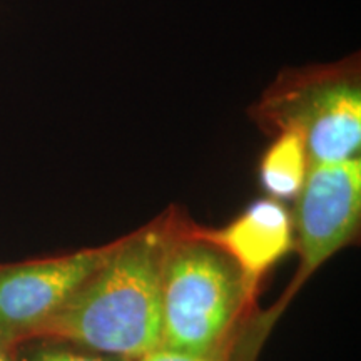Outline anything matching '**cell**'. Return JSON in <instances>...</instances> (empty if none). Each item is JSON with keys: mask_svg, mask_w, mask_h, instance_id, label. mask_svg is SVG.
Listing matches in <instances>:
<instances>
[{"mask_svg": "<svg viewBox=\"0 0 361 361\" xmlns=\"http://www.w3.org/2000/svg\"><path fill=\"white\" fill-rule=\"evenodd\" d=\"M184 214L169 209L111 243L92 276L52 319L37 341L139 360L161 348L162 274Z\"/></svg>", "mask_w": 361, "mask_h": 361, "instance_id": "6da1fadb", "label": "cell"}, {"mask_svg": "<svg viewBox=\"0 0 361 361\" xmlns=\"http://www.w3.org/2000/svg\"><path fill=\"white\" fill-rule=\"evenodd\" d=\"M255 298L226 252L196 236L184 216L162 274L161 348L228 361Z\"/></svg>", "mask_w": 361, "mask_h": 361, "instance_id": "7a4b0ae2", "label": "cell"}, {"mask_svg": "<svg viewBox=\"0 0 361 361\" xmlns=\"http://www.w3.org/2000/svg\"><path fill=\"white\" fill-rule=\"evenodd\" d=\"M247 116L266 134H300L310 168L360 157V54L328 64L284 67L247 107Z\"/></svg>", "mask_w": 361, "mask_h": 361, "instance_id": "3957f363", "label": "cell"}, {"mask_svg": "<svg viewBox=\"0 0 361 361\" xmlns=\"http://www.w3.org/2000/svg\"><path fill=\"white\" fill-rule=\"evenodd\" d=\"M293 214L295 243L301 263L290 286L266 313L252 319L251 331L238 343L241 361L258 355L264 338L311 274L355 238L361 218V159L329 162L310 168L296 196Z\"/></svg>", "mask_w": 361, "mask_h": 361, "instance_id": "277c9868", "label": "cell"}, {"mask_svg": "<svg viewBox=\"0 0 361 361\" xmlns=\"http://www.w3.org/2000/svg\"><path fill=\"white\" fill-rule=\"evenodd\" d=\"M109 246L0 264V346L16 355L37 341L44 328L102 264Z\"/></svg>", "mask_w": 361, "mask_h": 361, "instance_id": "5b68a950", "label": "cell"}, {"mask_svg": "<svg viewBox=\"0 0 361 361\" xmlns=\"http://www.w3.org/2000/svg\"><path fill=\"white\" fill-rule=\"evenodd\" d=\"M192 231L234 261L252 298L264 274L296 245L293 214L273 197L255 200L223 228L192 224Z\"/></svg>", "mask_w": 361, "mask_h": 361, "instance_id": "8992f818", "label": "cell"}, {"mask_svg": "<svg viewBox=\"0 0 361 361\" xmlns=\"http://www.w3.org/2000/svg\"><path fill=\"white\" fill-rule=\"evenodd\" d=\"M310 171L308 152L300 134L281 130L261 156L258 178L268 197L293 201L305 186Z\"/></svg>", "mask_w": 361, "mask_h": 361, "instance_id": "52a82bcc", "label": "cell"}, {"mask_svg": "<svg viewBox=\"0 0 361 361\" xmlns=\"http://www.w3.org/2000/svg\"><path fill=\"white\" fill-rule=\"evenodd\" d=\"M17 361H137L121 358L114 355L96 353V351L79 348V346L67 345L57 341H39L32 350H25V355L17 356Z\"/></svg>", "mask_w": 361, "mask_h": 361, "instance_id": "ba28073f", "label": "cell"}, {"mask_svg": "<svg viewBox=\"0 0 361 361\" xmlns=\"http://www.w3.org/2000/svg\"><path fill=\"white\" fill-rule=\"evenodd\" d=\"M137 361H218L213 358H202V356H194L188 353H179V351L157 348L151 353L144 355Z\"/></svg>", "mask_w": 361, "mask_h": 361, "instance_id": "9c48e42d", "label": "cell"}, {"mask_svg": "<svg viewBox=\"0 0 361 361\" xmlns=\"http://www.w3.org/2000/svg\"><path fill=\"white\" fill-rule=\"evenodd\" d=\"M0 361H17V360H16V355L8 353L7 350H4L2 346H0Z\"/></svg>", "mask_w": 361, "mask_h": 361, "instance_id": "30bf717a", "label": "cell"}]
</instances>
